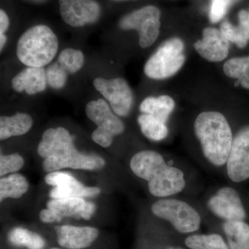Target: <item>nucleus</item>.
<instances>
[{
	"label": "nucleus",
	"instance_id": "obj_1",
	"mask_svg": "<svg viewBox=\"0 0 249 249\" xmlns=\"http://www.w3.org/2000/svg\"><path fill=\"white\" fill-rule=\"evenodd\" d=\"M44 159L42 168L47 173L63 168L97 170L106 165L103 158L97 155H85L78 151L73 144V138L64 127L47 129L37 149Z\"/></svg>",
	"mask_w": 249,
	"mask_h": 249
},
{
	"label": "nucleus",
	"instance_id": "obj_2",
	"mask_svg": "<svg viewBox=\"0 0 249 249\" xmlns=\"http://www.w3.org/2000/svg\"><path fill=\"white\" fill-rule=\"evenodd\" d=\"M194 128L205 157L216 166L225 164L233 141L225 116L217 111H204L196 117Z\"/></svg>",
	"mask_w": 249,
	"mask_h": 249
},
{
	"label": "nucleus",
	"instance_id": "obj_3",
	"mask_svg": "<svg viewBox=\"0 0 249 249\" xmlns=\"http://www.w3.org/2000/svg\"><path fill=\"white\" fill-rule=\"evenodd\" d=\"M58 46V37L48 26H34L18 40L17 56L26 66L44 67L55 58Z\"/></svg>",
	"mask_w": 249,
	"mask_h": 249
},
{
	"label": "nucleus",
	"instance_id": "obj_4",
	"mask_svg": "<svg viewBox=\"0 0 249 249\" xmlns=\"http://www.w3.org/2000/svg\"><path fill=\"white\" fill-rule=\"evenodd\" d=\"M185 45L178 37L165 40L147 60L144 72L148 78L163 80L178 73L186 61Z\"/></svg>",
	"mask_w": 249,
	"mask_h": 249
},
{
	"label": "nucleus",
	"instance_id": "obj_5",
	"mask_svg": "<svg viewBox=\"0 0 249 249\" xmlns=\"http://www.w3.org/2000/svg\"><path fill=\"white\" fill-rule=\"evenodd\" d=\"M152 212L157 217L171 223L181 233L193 232L200 227V215L196 209L183 201L160 199L152 204Z\"/></svg>",
	"mask_w": 249,
	"mask_h": 249
},
{
	"label": "nucleus",
	"instance_id": "obj_6",
	"mask_svg": "<svg viewBox=\"0 0 249 249\" xmlns=\"http://www.w3.org/2000/svg\"><path fill=\"white\" fill-rule=\"evenodd\" d=\"M160 12L153 5L144 6L121 18L119 26L124 30H136L139 36V45L148 48L160 35Z\"/></svg>",
	"mask_w": 249,
	"mask_h": 249
},
{
	"label": "nucleus",
	"instance_id": "obj_7",
	"mask_svg": "<svg viewBox=\"0 0 249 249\" xmlns=\"http://www.w3.org/2000/svg\"><path fill=\"white\" fill-rule=\"evenodd\" d=\"M94 88L109 102L116 115L127 116L133 103V93L128 83L122 78L105 79L96 78Z\"/></svg>",
	"mask_w": 249,
	"mask_h": 249
},
{
	"label": "nucleus",
	"instance_id": "obj_8",
	"mask_svg": "<svg viewBox=\"0 0 249 249\" xmlns=\"http://www.w3.org/2000/svg\"><path fill=\"white\" fill-rule=\"evenodd\" d=\"M227 168L229 178L234 182L249 178V125L240 129L234 137Z\"/></svg>",
	"mask_w": 249,
	"mask_h": 249
},
{
	"label": "nucleus",
	"instance_id": "obj_9",
	"mask_svg": "<svg viewBox=\"0 0 249 249\" xmlns=\"http://www.w3.org/2000/svg\"><path fill=\"white\" fill-rule=\"evenodd\" d=\"M45 182L53 187L50 192L52 199L91 197L101 193L98 187L84 186L70 174L63 172L49 173L46 175Z\"/></svg>",
	"mask_w": 249,
	"mask_h": 249
},
{
	"label": "nucleus",
	"instance_id": "obj_10",
	"mask_svg": "<svg viewBox=\"0 0 249 249\" xmlns=\"http://www.w3.org/2000/svg\"><path fill=\"white\" fill-rule=\"evenodd\" d=\"M64 22L72 27H81L97 22L101 7L95 0H58Z\"/></svg>",
	"mask_w": 249,
	"mask_h": 249
},
{
	"label": "nucleus",
	"instance_id": "obj_11",
	"mask_svg": "<svg viewBox=\"0 0 249 249\" xmlns=\"http://www.w3.org/2000/svg\"><path fill=\"white\" fill-rule=\"evenodd\" d=\"M208 207L217 217L226 221H244L247 213L238 193L224 187L209 199Z\"/></svg>",
	"mask_w": 249,
	"mask_h": 249
},
{
	"label": "nucleus",
	"instance_id": "obj_12",
	"mask_svg": "<svg viewBox=\"0 0 249 249\" xmlns=\"http://www.w3.org/2000/svg\"><path fill=\"white\" fill-rule=\"evenodd\" d=\"M194 47L202 58L209 62H217L227 58L230 44L220 30L213 27L205 28L201 40Z\"/></svg>",
	"mask_w": 249,
	"mask_h": 249
},
{
	"label": "nucleus",
	"instance_id": "obj_13",
	"mask_svg": "<svg viewBox=\"0 0 249 249\" xmlns=\"http://www.w3.org/2000/svg\"><path fill=\"white\" fill-rule=\"evenodd\" d=\"M87 116L98 126L97 130L112 137L120 135L124 132L122 121L111 111L105 100L90 101L85 107Z\"/></svg>",
	"mask_w": 249,
	"mask_h": 249
},
{
	"label": "nucleus",
	"instance_id": "obj_14",
	"mask_svg": "<svg viewBox=\"0 0 249 249\" xmlns=\"http://www.w3.org/2000/svg\"><path fill=\"white\" fill-rule=\"evenodd\" d=\"M47 209L53 214L54 222H59L63 218L71 217L89 220L96 211V206L84 198L73 197L52 199L47 202Z\"/></svg>",
	"mask_w": 249,
	"mask_h": 249
},
{
	"label": "nucleus",
	"instance_id": "obj_15",
	"mask_svg": "<svg viewBox=\"0 0 249 249\" xmlns=\"http://www.w3.org/2000/svg\"><path fill=\"white\" fill-rule=\"evenodd\" d=\"M54 229L59 245L66 249L88 248L99 235V231L93 227L64 225Z\"/></svg>",
	"mask_w": 249,
	"mask_h": 249
},
{
	"label": "nucleus",
	"instance_id": "obj_16",
	"mask_svg": "<svg viewBox=\"0 0 249 249\" xmlns=\"http://www.w3.org/2000/svg\"><path fill=\"white\" fill-rule=\"evenodd\" d=\"M186 186L183 172L175 167H165L160 175L148 181V188L152 196L157 197L178 194Z\"/></svg>",
	"mask_w": 249,
	"mask_h": 249
},
{
	"label": "nucleus",
	"instance_id": "obj_17",
	"mask_svg": "<svg viewBox=\"0 0 249 249\" xmlns=\"http://www.w3.org/2000/svg\"><path fill=\"white\" fill-rule=\"evenodd\" d=\"M166 166L163 157L152 150L139 152L130 160V168L134 175L147 182L160 175Z\"/></svg>",
	"mask_w": 249,
	"mask_h": 249
},
{
	"label": "nucleus",
	"instance_id": "obj_18",
	"mask_svg": "<svg viewBox=\"0 0 249 249\" xmlns=\"http://www.w3.org/2000/svg\"><path fill=\"white\" fill-rule=\"evenodd\" d=\"M47 73L43 67H27L12 80L13 89L29 95L42 92L47 88Z\"/></svg>",
	"mask_w": 249,
	"mask_h": 249
},
{
	"label": "nucleus",
	"instance_id": "obj_19",
	"mask_svg": "<svg viewBox=\"0 0 249 249\" xmlns=\"http://www.w3.org/2000/svg\"><path fill=\"white\" fill-rule=\"evenodd\" d=\"M33 119L26 113H18L14 116L0 118V139L1 141L12 137L24 135L30 130Z\"/></svg>",
	"mask_w": 249,
	"mask_h": 249
},
{
	"label": "nucleus",
	"instance_id": "obj_20",
	"mask_svg": "<svg viewBox=\"0 0 249 249\" xmlns=\"http://www.w3.org/2000/svg\"><path fill=\"white\" fill-rule=\"evenodd\" d=\"M238 18V25H232L231 23L225 20L221 24L219 30L229 42L242 49L245 48L249 41V13L246 10H241Z\"/></svg>",
	"mask_w": 249,
	"mask_h": 249
},
{
	"label": "nucleus",
	"instance_id": "obj_21",
	"mask_svg": "<svg viewBox=\"0 0 249 249\" xmlns=\"http://www.w3.org/2000/svg\"><path fill=\"white\" fill-rule=\"evenodd\" d=\"M175 107L173 98L166 95L147 97L140 105L142 114H149L166 124Z\"/></svg>",
	"mask_w": 249,
	"mask_h": 249
},
{
	"label": "nucleus",
	"instance_id": "obj_22",
	"mask_svg": "<svg viewBox=\"0 0 249 249\" xmlns=\"http://www.w3.org/2000/svg\"><path fill=\"white\" fill-rule=\"evenodd\" d=\"M223 230L230 249H249V225L244 221H226Z\"/></svg>",
	"mask_w": 249,
	"mask_h": 249
},
{
	"label": "nucleus",
	"instance_id": "obj_23",
	"mask_svg": "<svg viewBox=\"0 0 249 249\" xmlns=\"http://www.w3.org/2000/svg\"><path fill=\"white\" fill-rule=\"evenodd\" d=\"M29 190L27 178L20 174H13L0 179V201L6 198L19 199Z\"/></svg>",
	"mask_w": 249,
	"mask_h": 249
},
{
	"label": "nucleus",
	"instance_id": "obj_24",
	"mask_svg": "<svg viewBox=\"0 0 249 249\" xmlns=\"http://www.w3.org/2000/svg\"><path fill=\"white\" fill-rule=\"evenodd\" d=\"M137 121L142 134L150 140L160 142L168 136L166 124L154 116L142 114L139 116Z\"/></svg>",
	"mask_w": 249,
	"mask_h": 249
},
{
	"label": "nucleus",
	"instance_id": "obj_25",
	"mask_svg": "<svg viewBox=\"0 0 249 249\" xmlns=\"http://www.w3.org/2000/svg\"><path fill=\"white\" fill-rule=\"evenodd\" d=\"M8 239L12 245L28 249H43L45 241L39 234L22 228H14L9 232Z\"/></svg>",
	"mask_w": 249,
	"mask_h": 249
},
{
	"label": "nucleus",
	"instance_id": "obj_26",
	"mask_svg": "<svg viewBox=\"0 0 249 249\" xmlns=\"http://www.w3.org/2000/svg\"><path fill=\"white\" fill-rule=\"evenodd\" d=\"M224 71L229 78L238 80L242 88L249 89V56L227 60L224 65Z\"/></svg>",
	"mask_w": 249,
	"mask_h": 249
},
{
	"label": "nucleus",
	"instance_id": "obj_27",
	"mask_svg": "<svg viewBox=\"0 0 249 249\" xmlns=\"http://www.w3.org/2000/svg\"><path fill=\"white\" fill-rule=\"evenodd\" d=\"M185 244L191 249H229L222 236L218 234L191 235L187 237Z\"/></svg>",
	"mask_w": 249,
	"mask_h": 249
},
{
	"label": "nucleus",
	"instance_id": "obj_28",
	"mask_svg": "<svg viewBox=\"0 0 249 249\" xmlns=\"http://www.w3.org/2000/svg\"><path fill=\"white\" fill-rule=\"evenodd\" d=\"M57 62L67 71L69 74H73L80 70L85 62L83 52L74 49H65L62 50Z\"/></svg>",
	"mask_w": 249,
	"mask_h": 249
},
{
	"label": "nucleus",
	"instance_id": "obj_29",
	"mask_svg": "<svg viewBox=\"0 0 249 249\" xmlns=\"http://www.w3.org/2000/svg\"><path fill=\"white\" fill-rule=\"evenodd\" d=\"M47 84L53 89H60L65 87L69 73L58 63L54 62L46 70Z\"/></svg>",
	"mask_w": 249,
	"mask_h": 249
},
{
	"label": "nucleus",
	"instance_id": "obj_30",
	"mask_svg": "<svg viewBox=\"0 0 249 249\" xmlns=\"http://www.w3.org/2000/svg\"><path fill=\"white\" fill-rule=\"evenodd\" d=\"M24 160L22 156L15 153L1 155L0 157V176L19 171L24 165Z\"/></svg>",
	"mask_w": 249,
	"mask_h": 249
},
{
	"label": "nucleus",
	"instance_id": "obj_31",
	"mask_svg": "<svg viewBox=\"0 0 249 249\" xmlns=\"http://www.w3.org/2000/svg\"><path fill=\"white\" fill-rule=\"evenodd\" d=\"M231 5L227 0H212L209 19L211 23L219 22L225 16Z\"/></svg>",
	"mask_w": 249,
	"mask_h": 249
},
{
	"label": "nucleus",
	"instance_id": "obj_32",
	"mask_svg": "<svg viewBox=\"0 0 249 249\" xmlns=\"http://www.w3.org/2000/svg\"><path fill=\"white\" fill-rule=\"evenodd\" d=\"M9 18L4 10L0 11V35H4L9 27Z\"/></svg>",
	"mask_w": 249,
	"mask_h": 249
},
{
	"label": "nucleus",
	"instance_id": "obj_33",
	"mask_svg": "<svg viewBox=\"0 0 249 249\" xmlns=\"http://www.w3.org/2000/svg\"><path fill=\"white\" fill-rule=\"evenodd\" d=\"M6 40H7V38H6V36L4 34V35H0V49H1V52L2 51V49L4 48Z\"/></svg>",
	"mask_w": 249,
	"mask_h": 249
},
{
	"label": "nucleus",
	"instance_id": "obj_34",
	"mask_svg": "<svg viewBox=\"0 0 249 249\" xmlns=\"http://www.w3.org/2000/svg\"><path fill=\"white\" fill-rule=\"evenodd\" d=\"M228 2L230 4L231 6L235 4V3L237 2V1H240V0H227Z\"/></svg>",
	"mask_w": 249,
	"mask_h": 249
},
{
	"label": "nucleus",
	"instance_id": "obj_35",
	"mask_svg": "<svg viewBox=\"0 0 249 249\" xmlns=\"http://www.w3.org/2000/svg\"><path fill=\"white\" fill-rule=\"evenodd\" d=\"M114 1H137V0H112Z\"/></svg>",
	"mask_w": 249,
	"mask_h": 249
},
{
	"label": "nucleus",
	"instance_id": "obj_36",
	"mask_svg": "<svg viewBox=\"0 0 249 249\" xmlns=\"http://www.w3.org/2000/svg\"><path fill=\"white\" fill-rule=\"evenodd\" d=\"M58 249V248H53V249Z\"/></svg>",
	"mask_w": 249,
	"mask_h": 249
},
{
	"label": "nucleus",
	"instance_id": "obj_37",
	"mask_svg": "<svg viewBox=\"0 0 249 249\" xmlns=\"http://www.w3.org/2000/svg\"></svg>",
	"mask_w": 249,
	"mask_h": 249
}]
</instances>
